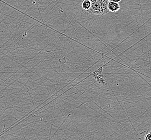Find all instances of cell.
<instances>
[{
	"label": "cell",
	"mask_w": 151,
	"mask_h": 140,
	"mask_svg": "<svg viewBox=\"0 0 151 140\" xmlns=\"http://www.w3.org/2000/svg\"><path fill=\"white\" fill-rule=\"evenodd\" d=\"M91 6L87 12L92 15H104L109 12V0H90Z\"/></svg>",
	"instance_id": "cell-1"
},
{
	"label": "cell",
	"mask_w": 151,
	"mask_h": 140,
	"mask_svg": "<svg viewBox=\"0 0 151 140\" xmlns=\"http://www.w3.org/2000/svg\"><path fill=\"white\" fill-rule=\"evenodd\" d=\"M108 9L109 12H117L120 9V6L118 3L109 1V3L108 4Z\"/></svg>",
	"instance_id": "cell-2"
},
{
	"label": "cell",
	"mask_w": 151,
	"mask_h": 140,
	"mask_svg": "<svg viewBox=\"0 0 151 140\" xmlns=\"http://www.w3.org/2000/svg\"><path fill=\"white\" fill-rule=\"evenodd\" d=\"M102 67H101L99 69L100 70V72L99 74H96V73H93V76H94V78L96 79L97 82H99L100 84L104 85V77H103V76L102 74Z\"/></svg>",
	"instance_id": "cell-3"
},
{
	"label": "cell",
	"mask_w": 151,
	"mask_h": 140,
	"mask_svg": "<svg viewBox=\"0 0 151 140\" xmlns=\"http://www.w3.org/2000/svg\"><path fill=\"white\" fill-rule=\"evenodd\" d=\"M82 6L83 9L87 11L90 9L91 6V1L90 0H84L82 3Z\"/></svg>",
	"instance_id": "cell-4"
},
{
	"label": "cell",
	"mask_w": 151,
	"mask_h": 140,
	"mask_svg": "<svg viewBox=\"0 0 151 140\" xmlns=\"http://www.w3.org/2000/svg\"><path fill=\"white\" fill-rule=\"evenodd\" d=\"M145 140H151V131L146 132L145 135Z\"/></svg>",
	"instance_id": "cell-5"
},
{
	"label": "cell",
	"mask_w": 151,
	"mask_h": 140,
	"mask_svg": "<svg viewBox=\"0 0 151 140\" xmlns=\"http://www.w3.org/2000/svg\"><path fill=\"white\" fill-rule=\"evenodd\" d=\"M122 0H109V1H111V2H116V3H118L119 2H121Z\"/></svg>",
	"instance_id": "cell-6"
}]
</instances>
